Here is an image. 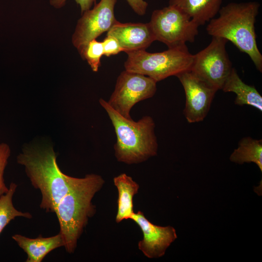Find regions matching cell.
Wrapping results in <instances>:
<instances>
[{
    "label": "cell",
    "mask_w": 262,
    "mask_h": 262,
    "mask_svg": "<svg viewBox=\"0 0 262 262\" xmlns=\"http://www.w3.org/2000/svg\"><path fill=\"white\" fill-rule=\"evenodd\" d=\"M104 183L102 177L98 174H87L82 178L73 177L68 192L58 203L55 213L67 253L75 251L89 218L95 214L96 208L92 200Z\"/></svg>",
    "instance_id": "1"
},
{
    "label": "cell",
    "mask_w": 262,
    "mask_h": 262,
    "mask_svg": "<svg viewBox=\"0 0 262 262\" xmlns=\"http://www.w3.org/2000/svg\"><path fill=\"white\" fill-rule=\"evenodd\" d=\"M16 161L24 167L33 187L40 191V207L47 212L55 213L58 203L68 192L73 177L61 171L53 147H25L17 155Z\"/></svg>",
    "instance_id": "2"
},
{
    "label": "cell",
    "mask_w": 262,
    "mask_h": 262,
    "mask_svg": "<svg viewBox=\"0 0 262 262\" xmlns=\"http://www.w3.org/2000/svg\"><path fill=\"white\" fill-rule=\"evenodd\" d=\"M260 7L256 1L229 3L220 8L217 18L209 21L206 31L212 36L230 41L246 53L262 72V55L257 46L254 26Z\"/></svg>",
    "instance_id": "3"
},
{
    "label": "cell",
    "mask_w": 262,
    "mask_h": 262,
    "mask_svg": "<svg viewBox=\"0 0 262 262\" xmlns=\"http://www.w3.org/2000/svg\"><path fill=\"white\" fill-rule=\"evenodd\" d=\"M99 103L105 110L113 125L116 140L114 148L117 161L128 164L144 162L157 155L158 144L153 118L145 115L134 121L114 110L105 99Z\"/></svg>",
    "instance_id": "4"
},
{
    "label": "cell",
    "mask_w": 262,
    "mask_h": 262,
    "mask_svg": "<svg viewBox=\"0 0 262 262\" xmlns=\"http://www.w3.org/2000/svg\"><path fill=\"white\" fill-rule=\"evenodd\" d=\"M126 53L125 70L144 75L157 82L190 70L193 59L186 45L160 52L140 50Z\"/></svg>",
    "instance_id": "5"
},
{
    "label": "cell",
    "mask_w": 262,
    "mask_h": 262,
    "mask_svg": "<svg viewBox=\"0 0 262 262\" xmlns=\"http://www.w3.org/2000/svg\"><path fill=\"white\" fill-rule=\"evenodd\" d=\"M149 23L156 41L164 43L168 48L194 42L198 33V25L179 8L170 5L154 10Z\"/></svg>",
    "instance_id": "6"
},
{
    "label": "cell",
    "mask_w": 262,
    "mask_h": 262,
    "mask_svg": "<svg viewBox=\"0 0 262 262\" xmlns=\"http://www.w3.org/2000/svg\"><path fill=\"white\" fill-rule=\"evenodd\" d=\"M157 82L144 75L125 70L116 80L108 104L121 116L132 119L131 111L137 103L152 98L157 90Z\"/></svg>",
    "instance_id": "7"
},
{
    "label": "cell",
    "mask_w": 262,
    "mask_h": 262,
    "mask_svg": "<svg viewBox=\"0 0 262 262\" xmlns=\"http://www.w3.org/2000/svg\"><path fill=\"white\" fill-rule=\"evenodd\" d=\"M228 41L212 36L205 49L193 55L190 70L204 81L221 90L232 68L226 49Z\"/></svg>",
    "instance_id": "8"
},
{
    "label": "cell",
    "mask_w": 262,
    "mask_h": 262,
    "mask_svg": "<svg viewBox=\"0 0 262 262\" xmlns=\"http://www.w3.org/2000/svg\"><path fill=\"white\" fill-rule=\"evenodd\" d=\"M117 0H100L92 9L84 11L78 20L72 37L80 52L90 41L108 32L117 21L114 14Z\"/></svg>",
    "instance_id": "9"
},
{
    "label": "cell",
    "mask_w": 262,
    "mask_h": 262,
    "mask_svg": "<svg viewBox=\"0 0 262 262\" xmlns=\"http://www.w3.org/2000/svg\"><path fill=\"white\" fill-rule=\"evenodd\" d=\"M185 94L183 114L187 122L203 121L207 116L217 89L193 73L190 70L177 74Z\"/></svg>",
    "instance_id": "10"
},
{
    "label": "cell",
    "mask_w": 262,
    "mask_h": 262,
    "mask_svg": "<svg viewBox=\"0 0 262 262\" xmlns=\"http://www.w3.org/2000/svg\"><path fill=\"white\" fill-rule=\"evenodd\" d=\"M140 228L143 238L138 243V249L148 258L164 256L167 248L177 238L176 229L171 226L153 224L141 211L133 213L130 218Z\"/></svg>",
    "instance_id": "11"
},
{
    "label": "cell",
    "mask_w": 262,
    "mask_h": 262,
    "mask_svg": "<svg viewBox=\"0 0 262 262\" xmlns=\"http://www.w3.org/2000/svg\"><path fill=\"white\" fill-rule=\"evenodd\" d=\"M107 34L115 38L126 53L146 50L156 41L149 22L122 23L117 21Z\"/></svg>",
    "instance_id": "12"
},
{
    "label": "cell",
    "mask_w": 262,
    "mask_h": 262,
    "mask_svg": "<svg viewBox=\"0 0 262 262\" xmlns=\"http://www.w3.org/2000/svg\"><path fill=\"white\" fill-rule=\"evenodd\" d=\"M12 238L27 254L26 262H41L50 252L64 246L63 238L60 233L48 237L40 235L36 238L16 234Z\"/></svg>",
    "instance_id": "13"
},
{
    "label": "cell",
    "mask_w": 262,
    "mask_h": 262,
    "mask_svg": "<svg viewBox=\"0 0 262 262\" xmlns=\"http://www.w3.org/2000/svg\"><path fill=\"white\" fill-rule=\"evenodd\" d=\"M223 0H169V5L177 7L198 26L214 17Z\"/></svg>",
    "instance_id": "14"
},
{
    "label": "cell",
    "mask_w": 262,
    "mask_h": 262,
    "mask_svg": "<svg viewBox=\"0 0 262 262\" xmlns=\"http://www.w3.org/2000/svg\"><path fill=\"white\" fill-rule=\"evenodd\" d=\"M222 90L224 92H233L236 95L235 104L252 106L262 112V97L254 86L243 82L235 68H232Z\"/></svg>",
    "instance_id": "15"
},
{
    "label": "cell",
    "mask_w": 262,
    "mask_h": 262,
    "mask_svg": "<svg viewBox=\"0 0 262 262\" xmlns=\"http://www.w3.org/2000/svg\"><path fill=\"white\" fill-rule=\"evenodd\" d=\"M113 180L118 195L115 221L120 223L130 219L133 214V198L138 192L139 185L125 173L115 177Z\"/></svg>",
    "instance_id": "16"
},
{
    "label": "cell",
    "mask_w": 262,
    "mask_h": 262,
    "mask_svg": "<svg viewBox=\"0 0 262 262\" xmlns=\"http://www.w3.org/2000/svg\"><path fill=\"white\" fill-rule=\"evenodd\" d=\"M232 162L243 164L254 163L262 172V140L250 137L242 138L238 147L234 150L229 157Z\"/></svg>",
    "instance_id": "17"
},
{
    "label": "cell",
    "mask_w": 262,
    "mask_h": 262,
    "mask_svg": "<svg viewBox=\"0 0 262 262\" xmlns=\"http://www.w3.org/2000/svg\"><path fill=\"white\" fill-rule=\"evenodd\" d=\"M17 185L14 182H11L8 192L0 197V234L5 227L16 217H32L29 213L22 212L14 207L13 197Z\"/></svg>",
    "instance_id": "18"
},
{
    "label": "cell",
    "mask_w": 262,
    "mask_h": 262,
    "mask_svg": "<svg viewBox=\"0 0 262 262\" xmlns=\"http://www.w3.org/2000/svg\"><path fill=\"white\" fill-rule=\"evenodd\" d=\"M83 60H86L94 72H97L100 66V59L103 53L102 42L96 39L89 41L79 52Z\"/></svg>",
    "instance_id": "19"
},
{
    "label": "cell",
    "mask_w": 262,
    "mask_h": 262,
    "mask_svg": "<svg viewBox=\"0 0 262 262\" xmlns=\"http://www.w3.org/2000/svg\"><path fill=\"white\" fill-rule=\"evenodd\" d=\"M10 155V146L6 143H0V197L9 190V187L5 183L3 175Z\"/></svg>",
    "instance_id": "20"
},
{
    "label": "cell",
    "mask_w": 262,
    "mask_h": 262,
    "mask_svg": "<svg viewBox=\"0 0 262 262\" xmlns=\"http://www.w3.org/2000/svg\"><path fill=\"white\" fill-rule=\"evenodd\" d=\"M102 43L103 53L106 57H110L123 51L117 39L112 35L107 34V36L103 40Z\"/></svg>",
    "instance_id": "21"
},
{
    "label": "cell",
    "mask_w": 262,
    "mask_h": 262,
    "mask_svg": "<svg viewBox=\"0 0 262 262\" xmlns=\"http://www.w3.org/2000/svg\"><path fill=\"white\" fill-rule=\"evenodd\" d=\"M66 0H50V3L55 8H60L64 6ZM80 5L82 13L90 9L96 0H75Z\"/></svg>",
    "instance_id": "22"
},
{
    "label": "cell",
    "mask_w": 262,
    "mask_h": 262,
    "mask_svg": "<svg viewBox=\"0 0 262 262\" xmlns=\"http://www.w3.org/2000/svg\"><path fill=\"white\" fill-rule=\"evenodd\" d=\"M132 9L138 15L143 16L145 14L147 3L144 0H126Z\"/></svg>",
    "instance_id": "23"
}]
</instances>
